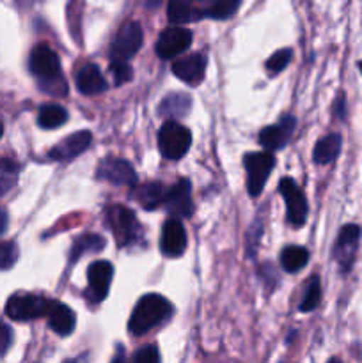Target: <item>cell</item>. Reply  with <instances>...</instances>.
<instances>
[{
    "mask_svg": "<svg viewBox=\"0 0 362 363\" xmlns=\"http://www.w3.org/2000/svg\"><path fill=\"white\" fill-rule=\"evenodd\" d=\"M170 312H172V305L162 294H144L138 300V303L135 305L133 312H131L130 323H128L130 333L137 337L144 335L149 330H153L160 323L165 321L170 315Z\"/></svg>",
    "mask_w": 362,
    "mask_h": 363,
    "instance_id": "cell-1",
    "label": "cell"
},
{
    "mask_svg": "<svg viewBox=\"0 0 362 363\" xmlns=\"http://www.w3.org/2000/svg\"><path fill=\"white\" fill-rule=\"evenodd\" d=\"M106 225L112 230L116 243L119 247H128L141 240V223L135 218L133 211L124 206H112L106 209Z\"/></svg>",
    "mask_w": 362,
    "mask_h": 363,
    "instance_id": "cell-2",
    "label": "cell"
},
{
    "mask_svg": "<svg viewBox=\"0 0 362 363\" xmlns=\"http://www.w3.org/2000/svg\"><path fill=\"white\" fill-rule=\"evenodd\" d=\"M192 144V133L176 121H165L158 133V149L163 158L180 160L187 155Z\"/></svg>",
    "mask_w": 362,
    "mask_h": 363,
    "instance_id": "cell-3",
    "label": "cell"
},
{
    "mask_svg": "<svg viewBox=\"0 0 362 363\" xmlns=\"http://www.w3.org/2000/svg\"><path fill=\"white\" fill-rule=\"evenodd\" d=\"M50 303L52 301L46 298L39 296V294L21 293L14 294L7 300L6 314L13 321H32V319H39L43 315H48Z\"/></svg>",
    "mask_w": 362,
    "mask_h": 363,
    "instance_id": "cell-4",
    "label": "cell"
},
{
    "mask_svg": "<svg viewBox=\"0 0 362 363\" xmlns=\"http://www.w3.org/2000/svg\"><path fill=\"white\" fill-rule=\"evenodd\" d=\"M245 170H247V191L251 197H259L265 188L266 179L275 165V158L270 151L248 152L243 158Z\"/></svg>",
    "mask_w": 362,
    "mask_h": 363,
    "instance_id": "cell-5",
    "label": "cell"
},
{
    "mask_svg": "<svg viewBox=\"0 0 362 363\" xmlns=\"http://www.w3.org/2000/svg\"><path fill=\"white\" fill-rule=\"evenodd\" d=\"M142 27L137 21H128L117 32L112 46H110V59L123 60L126 62L128 59L135 55L142 46Z\"/></svg>",
    "mask_w": 362,
    "mask_h": 363,
    "instance_id": "cell-6",
    "label": "cell"
},
{
    "mask_svg": "<svg viewBox=\"0 0 362 363\" xmlns=\"http://www.w3.org/2000/svg\"><path fill=\"white\" fill-rule=\"evenodd\" d=\"M279 191L283 195L287 208V222L293 227H302L307 220V201L291 177H284L279 184Z\"/></svg>",
    "mask_w": 362,
    "mask_h": 363,
    "instance_id": "cell-7",
    "label": "cell"
},
{
    "mask_svg": "<svg viewBox=\"0 0 362 363\" xmlns=\"http://www.w3.org/2000/svg\"><path fill=\"white\" fill-rule=\"evenodd\" d=\"M114 277V266L109 261H96L89 266L87 269V280L89 286L85 291V296L91 303H99L106 298L112 284Z\"/></svg>",
    "mask_w": 362,
    "mask_h": 363,
    "instance_id": "cell-8",
    "label": "cell"
},
{
    "mask_svg": "<svg viewBox=\"0 0 362 363\" xmlns=\"http://www.w3.org/2000/svg\"><path fill=\"white\" fill-rule=\"evenodd\" d=\"M96 177L103 181H109L112 184H124V186L130 188L138 184V177L133 167L126 160L114 158V156H109V158H105L99 163Z\"/></svg>",
    "mask_w": 362,
    "mask_h": 363,
    "instance_id": "cell-9",
    "label": "cell"
},
{
    "mask_svg": "<svg viewBox=\"0 0 362 363\" xmlns=\"http://www.w3.org/2000/svg\"><path fill=\"white\" fill-rule=\"evenodd\" d=\"M28 67H31V73L35 74L41 82L60 77L59 55L48 45L34 46L28 57Z\"/></svg>",
    "mask_w": 362,
    "mask_h": 363,
    "instance_id": "cell-10",
    "label": "cell"
},
{
    "mask_svg": "<svg viewBox=\"0 0 362 363\" xmlns=\"http://www.w3.org/2000/svg\"><path fill=\"white\" fill-rule=\"evenodd\" d=\"M192 45V32L183 27H169L156 41V55L160 59H172L187 52Z\"/></svg>",
    "mask_w": 362,
    "mask_h": 363,
    "instance_id": "cell-11",
    "label": "cell"
},
{
    "mask_svg": "<svg viewBox=\"0 0 362 363\" xmlns=\"http://www.w3.org/2000/svg\"><path fill=\"white\" fill-rule=\"evenodd\" d=\"M163 206L167 208L172 218H188L194 213V202L190 197V183L187 179H181L167 190V197Z\"/></svg>",
    "mask_w": 362,
    "mask_h": 363,
    "instance_id": "cell-12",
    "label": "cell"
},
{
    "mask_svg": "<svg viewBox=\"0 0 362 363\" xmlns=\"http://www.w3.org/2000/svg\"><path fill=\"white\" fill-rule=\"evenodd\" d=\"M358 238H361V229L357 225H353V223L344 225L341 229L339 236H337L336 248H334V257L339 262L343 272H348L351 268V264H353V259L358 247Z\"/></svg>",
    "mask_w": 362,
    "mask_h": 363,
    "instance_id": "cell-13",
    "label": "cell"
},
{
    "mask_svg": "<svg viewBox=\"0 0 362 363\" xmlns=\"http://www.w3.org/2000/svg\"><path fill=\"white\" fill-rule=\"evenodd\" d=\"M295 126H297V119L293 116H284L277 121L273 126L265 128L259 133V144L266 149V151H277V149L284 147L287 140L293 135Z\"/></svg>",
    "mask_w": 362,
    "mask_h": 363,
    "instance_id": "cell-14",
    "label": "cell"
},
{
    "mask_svg": "<svg viewBox=\"0 0 362 363\" xmlns=\"http://www.w3.org/2000/svg\"><path fill=\"white\" fill-rule=\"evenodd\" d=\"M160 248L167 257H180L187 248V233L181 220L170 218L163 223L162 238H160Z\"/></svg>",
    "mask_w": 362,
    "mask_h": 363,
    "instance_id": "cell-15",
    "label": "cell"
},
{
    "mask_svg": "<svg viewBox=\"0 0 362 363\" xmlns=\"http://www.w3.org/2000/svg\"><path fill=\"white\" fill-rule=\"evenodd\" d=\"M206 71V59L201 53H190V55L180 57L174 60L172 73L176 74L180 80H183L188 85H199L204 78Z\"/></svg>",
    "mask_w": 362,
    "mask_h": 363,
    "instance_id": "cell-16",
    "label": "cell"
},
{
    "mask_svg": "<svg viewBox=\"0 0 362 363\" xmlns=\"http://www.w3.org/2000/svg\"><path fill=\"white\" fill-rule=\"evenodd\" d=\"M91 131H77V133L70 135V137H66L64 140H60L59 144L50 151V158L59 160V162L77 158V156H80L82 152L91 145Z\"/></svg>",
    "mask_w": 362,
    "mask_h": 363,
    "instance_id": "cell-17",
    "label": "cell"
},
{
    "mask_svg": "<svg viewBox=\"0 0 362 363\" xmlns=\"http://www.w3.org/2000/svg\"><path fill=\"white\" fill-rule=\"evenodd\" d=\"M75 82H77L78 91L85 96H96L99 92L106 91V87H109L99 67L94 66V64H85V66H82L77 71Z\"/></svg>",
    "mask_w": 362,
    "mask_h": 363,
    "instance_id": "cell-18",
    "label": "cell"
},
{
    "mask_svg": "<svg viewBox=\"0 0 362 363\" xmlns=\"http://www.w3.org/2000/svg\"><path fill=\"white\" fill-rule=\"evenodd\" d=\"M48 323L50 328L57 335L66 337L70 333H73L75 325H77V318H75V312L67 305L60 303V301H52L48 311Z\"/></svg>",
    "mask_w": 362,
    "mask_h": 363,
    "instance_id": "cell-19",
    "label": "cell"
},
{
    "mask_svg": "<svg viewBox=\"0 0 362 363\" xmlns=\"http://www.w3.org/2000/svg\"><path fill=\"white\" fill-rule=\"evenodd\" d=\"M167 197V188L162 183H146V184H137L133 186V199L148 211L163 206Z\"/></svg>",
    "mask_w": 362,
    "mask_h": 363,
    "instance_id": "cell-20",
    "label": "cell"
},
{
    "mask_svg": "<svg viewBox=\"0 0 362 363\" xmlns=\"http://www.w3.org/2000/svg\"><path fill=\"white\" fill-rule=\"evenodd\" d=\"M192 99L188 94H169L162 103H160L158 113L162 117H169V119H177V117H185L190 112Z\"/></svg>",
    "mask_w": 362,
    "mask_h": 363,
    "instance_id": "cell-21",
    "label": "cell"
},
{
    "mask_svg": "<svg viewBox=\"0 0 362 363\" xmlns=\"http://www.w3.org/2000/svg\"><path fill=\"white\" fill-rule=\"evenodd\" d=\"M341 152V135L332 133L327 135L325 138L316 144L314 152H312V158H314L316 163L319 165H327V163H332L334 160L339 156Z\"/></svg>",
    "mask_w": 362,
    "mask_h": 363,
    "instance_id": "cell-22",
    "label": "cell"
},
{
    "mask_svg": "<svg viewBox=\"0 0 362 363\" xmlns=\"http://www.w3.org/2000/svg\"><path fill=\"white\" fill-rule=\"evenodd\" d=\"M105 240L102 236H98V234H84V236H78L73 241V247H71L70 252L71 262H77L85 254L102 252L105 248Z\"/></svg>",
    "mask_w": 362,
    "mask_h": 363,
    "instance_id": "cell-23",
    "label": "cell"
},
{
    "mask_svg": "<svg viewBox=\"0 0 362 363\" xmlns=\"http://www.w3.org/2000/svg\"><path fill=\"white\" fill-rule=\"evenodd\" d=\"M67 121V112L60 105H53V103H46L39 108L38 123L39 126L45 130H55L60 128Z\"/></svg>",
    "mask_w": 362,
    "mask_h": 363,
    "instance_id": "cell-24",
    "label": "cell"
},
{
    "mask_svg": "<svg viewBox=\"0 0 362 363\" xmlns=\"http://www.w3.org/2000/svg\"><path fill=\"white\" fill-rule=\"evenodd\" d=\"M309 261V252L304 247H286L280 252V264H283L284 272L297 273L302 268H305Z\"/></svg>",
    "mask_w": 362,
    "mask_h": 363,
    "instance_id": "cell-25",
    "label": "cell"
},
{
    "mask_svg": "<svg viewBox=\"0 0 362 363\" xmlns=\"http://www.w3.org/2000/svg\"><path fill=\"white\" fill-rule=\"evenodd\" d=\"M167 14L172 23H188L202 16V13H199L188 0H170Z\"/></svg>",
    "mask_w": 362,
    "mask_h": 363,
    "instance_id": "cell-26",
    "label": "cell"
},
{
    "mask_svg": "<svg viewBox=\"0 0 362 363\" xmlns=\"http://www.w3.org/2000/svg\"><path fill=\"white\" fill-rule=\"evenodd\" d=\"M241 0H215L212 6L206 9V16L213 18V20H226L231 18L240 7Z\"/></svg>",
    "mask_w": 362,
    "mask_h": 363,
    "instance_id": "cell-27",
    "label": "cell"
},
{
    "mask_svg": "<svg viewBox=\"0 0 362 363\" xmlns=\"http://www.w3.org/2000/svg\"><path fill=\"white\" fill-rule=\"evenodd\" d=\"M319 301H322V287H319L318 277H312L311 286L307 287L304 300H302L300 303V311L302 312L314 311V308L319 305Z\"/></svg>",
    "mask_w": 362,
    "mask_h": 363,
    "instance_id": "cell-28",
    "label": "cell"
},
{
    "mask_svg": "<svg viewBox=\"0 0 362 363\" xmlns=\"http://www.w3.org/2000/svg\"><path fill=\"white\" fill-rule=\"evenodd\" d=\"M291 60V50L290 48H284L279 50V52L273 53L268 60H266L265 67L270 74H277L284 69V67L290 64Z\"/></svg>",
    "mask_w": 362,
    "mask_h": 363,
    "instance_id": "cell-29",
    "label": "cell"
},
{
    "mask_svg": "<svg viewBox=\"0 0 362 363\" xmlns=\"http://www.w3.org/2000/svg\"><path fill=\"white\" fill-rule=\"evenodd\" d=\"M109 71H110V74H112L114 84L116 85L126 84V82H130L131 77H133V73H131V67L128 66L126 62H123V60H112Z\"/></svg>",
    "mask_w": 362,
    "mask_h": 363,
    "instance_id": "cell-30",
    "label": "cell"
},
{
    "mask_svg": "<svg viewBox=\"0 0 362 363\" xmlns=\"http://www.w3.org/2000/svg\"><path fill=\"white\" fill-rule=\"evenodd\" d=\"M18 259V248L13 241L0 243V269H9Z\"/></svg>",
    "mask_w": 362,
    "mask_h": 363,
    "instance_id": "cell-31",
    "label": "cell"
},
{
    "mask_svg": "<svg viewBox=\"0 0 362 363\" xmlns=\"http://www.w3.org/2000/svg\"><path fill=\"white\" fill-rule=\"evenodd\" d=\"M43 89L48 92H52L53 96H59V98H64V96H67V85L66 82H64L62 74L57 78H52V80H46L43 82Z\"/></svg>",
    "mask_w": 362,
    "mask_h": 363,
    "instance_id": "cell-32",
    "label": "cell"
},
{
    "mask_svg": "<svg viewBox=\"0 0 362 363\" xmlns=\"http://www.w3.org/2000/svg\"><path fill=\"white\" fill-rule=\"evenodd\" d=\"M135 363H160V353L156 346H146L135 354Z\"/></svg>",
    "mask_w": 362,
    "mask_h": 363,
    "instance_id": "cell-33",
    "label": "cell"
},
{
    "mask_svg": "<svg viewBox=\"0 0 362 363\" xmlns=\"http://www.w3.org/2000/svg\"><path fill=\"white\" fill-rule=\"evenodd\" d=\"M13 342V330L6 325V323L0 321V357L7 353V350L11 347Z\"/></svg>",
    "mask_w": 362,
    "mask_h": 363,
    "instance_id": "cell-34",
    "label": "cell"
},
{
    "mask_svg": "<svg viewBox=\"0 0 362 363\" xmlns=\"http://www.w3.org/2000/svg\"><path fill=\"white\" fill-rule=\"evenodd\" d=\"M0 170H4V172L7 174L16 172L18 165L14 162H11V160H0Z\"/></svg>",
    "mask_w": 362,
    "mask_h": 363,
    "instance_id": "cell-35",
    "label": "cell"
},
{
    "mask_svg": "<svg viewBox=\"0 0 362 363\" xmlns=\"http://www.w3.org/2000/svg\"><path fill=\"white\" fill-rule=\"evenodd\" d=\"M13 184H14L13 179H7V177H2V179H0V197H2V195L6 194V191L9 190V188L13 186Z\"/></svg>",
    "mask_w": 362,
    "mask_h": 363,
    "instance_id": "cell-36",
    "label": "cell"
},
{
    "mask_svg": "<svg viewBox=\"0 0 362 363\" xmlns=\"http://www.w3.org/2000/svg\"><path fill=\"white\" fill-rule=\"evenodd\" d=\"M7 222H9V216L6 211H0V236L7 230Z\"/></svg>",
    "mask_w": 362,
    "mask_h": 363,
    "instance_id": "cell-37",
    "label": "cell"
},
{
    "mask_svg": "<svg viewBox=\"0 0 362 363\" xmlns=\"http://www.w3.org/2000/svg\"><path fill=\"white\" fill-rule=\"evenodd\" d=\"M112 363H124V350L121 346L117 347V353H116V357H114Z\"/></svg>",
    "mask_w": 362,
    "mask_h": 363,
    "instance_id": "cell-38",
    "label": "cell"
},
{
    "mask_svg": "<svg viewBox=\"0 0 362 363\" xmlns=\"http://www.w3.org/2000/svg\"><path fill=\"white\" fill-rule=\"evenodd\" d=\"M146 2V6L149 7V9H156V7L160 6V4L163 2V0H144Z\"/></svg>",
    "mask_w": 362,
    "mask_h": 363,
    "instance_id": "cell-39",
    "label": "cell"
},
{
    "mask_svg": "<svg viewBox=\"0 0 362 363\" xmlns=\"http://www.w3.org/2000/svg\"><path fill=\"white\" fill-rule=\"evenodd\" d=\"M64 363H87V354H84V357H77L73 358V360H67Z\"/></svg>",
    "mask_w": 362,
    "mask_h": 363,
    "instance_id": "cell-40",
    "label": "cell"
},
{
    "mask_svg": "<svg viewBox=\"0 0 362 363\" xmlns=\"http://www.w3.org/2000/svg\"><path fill=\"white\" fill-rule=\"evenodd\" d=\"M18 2H20L21 6H32V4L38 2V0H18Z\"/></svg>",
    "mask_w": 362,
    "mask_h": 363,
    "instance_id": "cell-41",
    "label": "cell"
},
{
    "mask_svg": "<svg viewBox=\"0 0 362 363\" xmlns=\"http://www.w3.org/2000/svg\"><path fill=\"white\" fill-rule=\"evenodd\" d=\"M329 363H341L339 360H337V358H332V360H330Z\"/></svg>",
    "mask_w": 362,
    "mask_h": 363,
    "instance_id": "cell-42",
    "label": "cell"
},
{
    "mask_svg": "<svg viewBox=\"0 0 362 363\" xmlns=\"http://www.w3.org/2000/svg\"><path fill=\"white\" fill-rule=\"evenodd\" d=\"M2 133H4V126H2V123H0V137H2Z\"/></svg>",
    "mask_w": 362,
    "mask_h": 363,
    "instance_id": "cell-43",
    "label": "cell"
},
{
    "mask_svg": "<svg viewBox=\"0 0 362 363\" xmlns=\"http://www.w3.org/2000/svg\"><path fill=\"white\" fill-rule=\"evenodd\" d=\"M361 73H362V62H361Z\"/></svg>",
    "mask_w": 362,
    "mask_h": 363,
    "instance_id": "cell-44",
    "label": "cell"
},
{
    "mask_svg": "<svg viewBox=\"0 0 362 363\" xmlns=\"http://www.w3.org/2000/svg\"><path fill=\"white\" fill-rule=\"evenodd\" d=\"M188 2H194V0H188Z\"/></svg>",
    "mask_w": 362,
    "mask_h": 363,
    "instance_id": "cell-45",
    "label": "cell"
}]
</instances>
